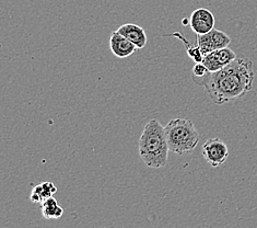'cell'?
Listing matches in <instances>:
<instances>
[{
    "label": "cell",
    "instance_id": "6da1fadb",
    "mask_svg": "<svg viewBox=\"0 0 257 228\" xmlns=\"http://www.w3.org/2000/svg\"><path fill=\"white\" fill-rule=\"evenodd\" d=\"M255 71L253 61L245 57H236L224 68L208 72L194 83L203 87L216 104H224L241 99L253 88Z\"/></svg>",
    "mask_w": 257,
    "mask_h": 228
},
{
    "label": "cell",
    "instance_id": "7a4b0ae2",
    "mask_svg": "<svg viewBox=\"0 0 257 228\" xmlns=\"http://www.w3.org/2000/svg\"><path fill=\"white\" fill-rule=\"evenodd\" d=\"M170 147L165 128L156 119L147 123L139 138V156L149 168L159 169L168 163Z\"/></svg>",
    "mask_w": 257,
    "mask_h": 228
},
{
    "label": "cell",
    "instance_id": "3957f363",
    "mask_svg": "<svg viewBox=\"0 0 257 228\" xmlns=\"http://www.w3.org/2000/svg\"><path fill=\"white\" fill-rule=\"evenodd\" d=\"M164 128L170 151L177 155L193 151L199 143V133L191 120L173 119Z\"/></svg>",
    "mask_w": 257,
    "mask_h": 228
},
{
    "label": "cell",
    "instance_id": "277c9868",
    "mask_svg": "<svg viewBox=\"0 0 257 228\" xmlns=\"http://www.w3.org/2000/svg\"><path fill=\"white\" fill-rule=\"evenodd\" d=\"M203 156L211 167L217 168L223 165L229 157L228 146L222 139L209 138L203 146Z\"/></svg>",
    "mask_w": 257,
    "mask_h": 228
},
{
    "label": "cell",
    "instance_id": "5b68a950",
    "mask_svg": "<svg viewBox=\"0 0 257 228\" xmlns=\"http://www.w3.org/2000/svg\"><path fill=\"white\" fill-rule=\"evenodd\" d=\"M231 43L230 36L220 30L213 29L210 32L203 35H197V46L200 48L201 53L205 55L213 51L221 50L224 47H229Z\"/></svg>",
    "mask_w": 257,
    "mask_h": 228
},
{
    "label": "cell",
    "instance_id": "8992f818",
    "mask_svg": "<svg viewBox=\"0 0 257 228\" xmlns=\"http://www.w3.org/2000/svg\"><path fill=\"white\" fill-rule=\"evenodd\" d=\"M216 19L210 10L198 8L189 17V27L197 35H203L215 29Z\"/></svg>",
    "mask_w": 257,
    "mask_h": 228
},
{
    "label": "cell",
    "instance_id": "52a82bcc",
    "mask_svg": "<svg viewBox=\"0 0 257 228\" xmlns=\"http://www.w3.org/2000/svg\"><path fill=\"white\" fill-rule=\"evenodd\" d=\"M236 58V54L230 47H224L221 50L213 51L204 56L203 63L209 72H215L224 68Z\"/></svg>",
    "mask_w": 257,
    "mask_h": 228
},
{
    "label": "cell",
    "instance_id": "ba28073f",
    "mask_svg": "<svg viewBox=\"0 0 257 228\" xmlns=\"http://www.w3.org/2000/svg\"><path fill=\"white\" fill-rule=\"evenodd\" d=\"M109 48H111V51L115 56L119 58L130 57L137 50L135 44H133L130 40L126 39L124 35H121L117 30L114 31L111 34Z\"/></svg>",
    "mask_w": 257,
    "mask_h": 228
},
{
    "label": "cell",
    "instance_id": "9c48e42d",
    "mask_svg": "<svg viewBox=\"0 0 257 228\" xmlns=\"http://www.w3.org/2000/svg\"><path fill=\"white\" fill-rule=\"evenodd\" d=\"M117 31L121 35H124L126 39L130 40L133 44H135L137 50H142L147 45L148 36L146 34V31L140 26L134 23H126L120 26Z\"/></svg>",
    "mask_w": 257,
    "mask_h": 228
},
{
    "label": "cell",
    "instance_id": "30bf717a",
    "mask_svg": "<svg viewBox=\"0 0 257 228\" xmlns=\"http://www.w3.org/2000/svg\"><path fill=\"white\" fill-rule=\"evenodd\" d=\"M57 192V188L52 182H43L35 186L31 193V201L36 204H42L46 199L52 198Z\"/></svg>",
    "mask_w": 257,
    "mask_h": 228
},
{
    "label": "cell",
    "instance_id": "8fae6325",
    "mask_svg": "<svg viewBox=\"0 0 257 228\" xmlns=\"http://www.w3.org/2000/svg\"><path fill=\"white\" fill-rule=\"evenodd\" d=\"M42 214L46 219H57L63 216L64 208L58 205L57 200L52 196V198L46 199L41 204Z\"/></svg>",
    "mask_w": 257,
    "mask_h": 228
},
{
    "label": "cell",
    "instance_id": "7c38bea8",
    "mask_svg": "<svg viewBox=\"0 0 257 228\" xmlns=\"http://www.w3.org/2000/svg\"><path fill=\"white\" fill-rule=\"evenodd\" d=\"M171 35H172V36H176L177 39H180L183 43H184L186 48H187L188 56L191 57V58L195 61V63H201V61H203L204 55H203V53H201L200 48H199L197 45H196V46L189 45V42L187 41V39L185 38V36H183V34L180 33V32H175V33L171 34Z\"/></svg>",
    "mask_w": 257,
    "mask_h": 228
},
{
    "label": "cell",
    "instance_id": "4fadbf2b",
    "mask_svg": "<svg viewBox=\"0 0 257 228\" xmlns=\"http://www.w3.org/2000/svg\"><path fill=\"white\" fill-rule=\"evenodd\" d=\"M193 75L195 78H201L206 76L208 72H209V70L207 69V67L203 64V63H196L195 66L193 67Z\"/></svg>",
    "mask_w": 257,
    "mask_h": 228
}]
</instances>
